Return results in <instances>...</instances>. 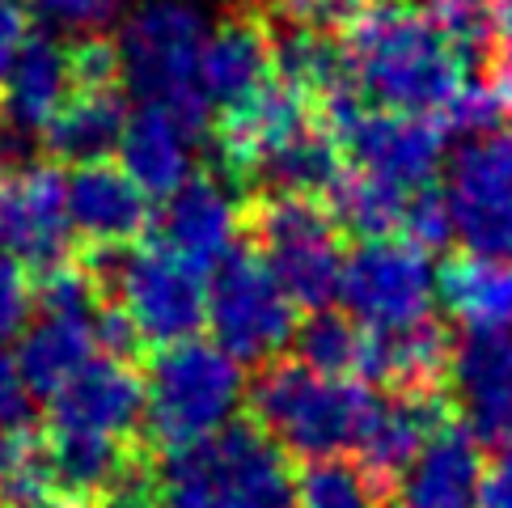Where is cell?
I'll return each mask as SVG.
<instances>
[{"mask_svg":"<svg viewBox=\"0 0 512 508\" xmlns=\"http://www.w3.org/2000/svg\"><path fill=\"white\" fill-rule=\"evenodd\" d=\"M339 47L352 89L381 111L441 119L466 81L462 51L407 0H377Z\"/></svg>","mask_w":512,"mask_h":508,"instance_id":"cell-1","label":"cell"},{"mask_svg":"<svg viewBox=\"0 0 512 508\" xmlns=\"http://www.w3.org/2000/svg\"><path fill=\"white\" fill-rule=\"evenodd\" d=\"M246 403V369L195 335L157 348L144 377V432L161 453H182L225 432Z\"/></svg>","mask_w":512,"mask_h":508,"instance_id":"cell-2","label":"cell"},{"mask_svg":"<svg viewBox=\"0 0 512 508\" xmlns=\"http://www.w3.org/2000/svg\"><path fill=\"white\" fill-rule=\"evenodd\" d=\"M373 403L364 381L322 377L301 360H271L250 386L254 424L301 462H339L356 449Z\"/></svg>","mask_w":512,"mask_h":508,"instance_id":"cell-3","label":"cell"},{"mask_svg":"<svg viewBox=\"0 0 512 508\" xmlns=\"http://www.w3.org/2000/svg\"><path fill=\"white\" fill-rule=\"evenodd\" d=\"M166 508H297L288 453L259 424L233 420L212 441L161 458Z\"/></svg>","mask_w":512,"mask_h":508,"instance_id":"cell-4","label":"cell"},{"mask_svg":"<svg viewBox=\"0 0 512 508\" xmlns=\"http://www.w3.org/2000/svg\"><path fill=\"white\" fill-rule=\"evenodd\" d=\"M81 271L94 293L132 322L140 343L170 348V343L195 339L208 326V276L174 259L157 242L89 246Z\"/></svg>","mask_w":512,"mask_h":508,"instance_id":"cell-5","label":"cell"},{"mask_svg":"<svg viewBox=\"0 0 512 508\" xmlns=\"http://www.w3.org/2000/svg\"><path fill=\"white\" fill-rule=\"evenodd\" d=\"M322 132L339 144L343 166L390 183L402 195H419L445 170L449 132L428 115H402L369 106L352 85L314 102Z\"/></svg>","mask_w":512,"mask_h":508,"instance_id":"cell-6","label":"cell"},{"mask_svg":"<svg viewBox=\"0 0 512 508\" xmlns=\"http://www.w3.org/2000/svg\"><path fill=\"white\" fill-rule=\"evenodd\" d=\"M254 254L271 267L284 297L305 314H322L339 301L343 246L322 199L314 195H254L246 212Z\"/></svg>","mask_w":512,"mask_h":508,"instance_id":"cell-7","label":"cell"},{"mask_svg":"<svg viewBox=\"0 0 512 508\" xmlns=\"http://www.w3.org/2000/svg\"><path fill=\"white\" fill-rule=\"evenodd\" d=\"M339 301L347 318L369 335H402L436 322L432 254L407 238L356 242L343 254Z\"/></svg>","mask_w":512,"mask_h":508,"instance_id":"cell-8","label":"cell"},{"mask_svg":"<svg viewBox=\"0 0 512 508\" xmlns=\"http://www.w3.org/2000/svg\"><path fill=\"white\" fill-rule=\"evenodd\" d=\"M208 331L237 365H271L297 335V305L250 246L208 271Z\"/></svg>","mask_w":512,"mask_h":508,"instance_id":"cell-9","label":"cell"},{"mask_svg":"<svg viewBox=\"0 0 512 508\" xmlns=\"http://www.w3.org/2000/svg\"><path fill=\"white\" fill-rule=\"evenodd\" d=\"M208 17L191 0H149L119 30V77L140 102H195V72L208 43Z\"/></svg>","mask_w":512,"mask_h":508,"instance_id":"cell-10","label":"cell"},{"mask_svg":"<svg viewBox=\"0 0 512 508\" xmlns=\"http://www.w3.org/2000/svg\"><path fill=\"white\" fill-rule=\"evenodd\" d=\"M445 208L466 254L512 263V127L470 136L445 161Z\"/></svg>","mask_w":512,"mask_h":508,"instance_id":"cell-11","label":"cell"},{"mask_svg":"<svg viewBox=\"0 0 512 508\" xmlns=\"http://www.w3.org/2000/svg\"><path fill=\"white\" fill-rule=\"evenodd\" d=\"M212 127V106L204 98L195 102H140L127 111L123 136H119V170L149 195L166 199L195 174V153Z\"/></svg>","mask_w":512,"mask_h":508,"instance_id":"cell-12","label":"cell"},{"mask_svg":"<svg viewBox=\"0 0 512 508\" xmlns=\"http://www.w3.org/2000/svg\"><path fill=\"white\" fill-rule=\"evenodd\" d=\"M0 254L22 263L30 276H47L72 263L68 191L56 166L0 174Z\"/></svg>","mask_w":512,"mask_h":508,"instance_id":"cell-13","label":"cell"},{"mask_svg":"<svg viewBox=\"0 0 512 508\" xmlns=\"http://www.w3.org/2000/svg\"><path fill=\"white\" fill-rule=\"evenodd\" d=\"M144 424V373L132 360L98 356L60 394L47 398V432L127 445Z\"/></svg>","mask_w":512,"mask_h":508,"instance_id":"cell-14","label":"cell"},{"mask_svg":"<svg viewBox=\"0 0 512 508\" xmlns=\"http://www.w3.org/2000/svg\"><path fill=\"white\" fill-rule=\"evenodd\" d=\"M153 233L161 250L208 276L225 254L237 250V233H242L237 191L221 174H191L178 191L161 199V212H153Z\"/></svg>","mask_w":512,"mask_h":508,"instance_id":"cell-15","label":"cell"},{"mask_svg":"<svg viewBox=\"0 0 512 508\" xmlns=\"http://www.w3.org/2000/svg\"><path fill=\"white\" fill-rule=\"evenodd\" d=\"M314 119H318L314 102H309L297 85L271 77L259 94H250L242 106H229V111L216 115L212 140H216V153H221L225 170L233 178L237 174L246 178L271 149H280L284 140L305 132Z\"/></svg>","mask_w":512,"mask_h":508,"instance_id":"cell-16","label":"cell"},{"mask_svg":"<svg viewBox=\"0 0 512 508\" xmlns=\"http://www.w3.org/2000/svg\"><path fill=\"white\" fill-rule=\"evenodd\" d=\"M68 225L89 246H136L153 225V199L115 161L81 166L64 178Z\"/></svg>","mask_w":512,"mask_h":508,"instance_id":"cell-17","label":"cell"},{"mask_svg":"<svg viewBox=\"0 0 512 508\" xmlns=\"http://www.w3.org/2000/svg\"><path fill=\"white\" fill-rule=\"evenodd\" d=\"M271 77H276V47H271L267 17L242 13L208 30L204 56H199V72H195V89L212 111L242 106Z\"/></svg>","mask_w":512,"mask_h":508,"instance_id":"cell-18","label":"cell"},{"mask_svg":"<svg viewBox=\"0 0 512 508\" xmlns=\"http://www.w3.org/2000/svg\"><path fill=\"white\" fill-rule=\"evenodd\" d=\"M449 386L474 441H512V339H462L449 356Z\"/></svg>","mask_w":512,"mask_h":508,"instance_id":"cell-19","label":"cell"},{"mask_svg":"<svg viewBox=\"0 0 512 508\" xmlns=\"http://www.w3.org/2000/svg\"><path fill=\"white\" fill-rule=\"evenodd\" d=\"M441 411H436L432 394H390L377 398L364 432L356 441V470L377 487V496L394 487L419 458V449L441 428Z\"/></svg>","mask_w":512,"mask_h":508,"instance_id":"cell-20","label":"cell"},{"mask_svg":"<svg viewBox=\"0 0 512 508\" xmlns=\"http://www.w3.org/2000/svg\"><path fill=\"white\" fill-rule=\"evenodd\" d=\"M72 94V51L51 34H30L0 81V119L43 140L47 123L64 111Z\"/></svg>","mask_w":512,"mask_h":508,"instance_id":"cell-21","label":"cell"},{"mask_svg":"<svg viewBox=\"0 0 512 508\" xmlns=\"http://www.w3.org/2000/svg\"><path fill=\"white\" fill-rule=\"evenodd\" d=\"M436 305L466 339H512V263L462 254L436 271Z\"/></svg>","mask_w":512,"mask_h":508,"instance_id":"cell-22","label":"cell"},{"mask_svg":"<svg viewBox=\"0 0 512 508\" xmlns=\"http://www.w3.org/2000/svg\"><path fill=\"white\" fill-rule=\"evenodd\" d=\"M483 453L462 424H441L398 479L402 508H479Z\"/></svg>","mask_w":512,"mask_h":508,"instance_id":"cell-23","label":"cell"},{"mask_svg":"<svg viewBox=\"0 0 512 508\" xmlns=\"http://www.w3.org/2000/svg\"><path fill=\"white\" fill-rule=\"evenodd\" d=\"M102 305V301H98ZM17 369H22L26 386L51 398L60 394L81 369H89L98 360V339H94V314H47L30 318L17 343Z\"/></svg>","mask_w":512,"mask_h":508,"instance_id":"cell-24","label":"cell"},{"mask_svg":"<svg viewBox=\"0 0 512 508\" xmlns=\"http://www.w3.org/2000/svg\"><path fill=\"white\" fill-rule=\"evenodd\" d=\"M123 123H127L123 89H77L64 111L47 123L43 149L51 161L72 170L98 166V161L115 157Z\"/></svg>","mask_w":512,"mask_h":508,"instance_id":"cell-25","label":"cell"},{"mask_svg":"<svg viewBox=\"0 0 512 508\" xmlns=\"http://www.w3.org/2000/svg\"><path fill=\"white\" fill-rule=\"evenodd\" d=\"M339 174H343L339 144L326 136L322 123L314 119L305 132L284 140L280 149H271L246 178L259 187V195H314V199H322Z\"/></svg>","mask_w":512,"mask_h":508,"instance_id":"cell-26","label":"cell"},{"mask_svg":"<svg viewBox=\"0 0 512 508\" xmlns=\"http://www.w3.org/2000/svg\"><path fill=\"white\" fill-rule=\"evenodd\" d=\"M322 204L331 212L335 229L356 233L360 242H373V238H398L411 195H402L390 183H377V178L343 166V174L331 183V191L322 195Z\"/></svg>","mask_w":512,"mask_h":508,"instance_id":"cell-27","label":"cell"},{"mask_svg":"<svg viewBox=\"0 0 512 508\" xmlns=\"http://www.w3.org/2000/svg\"><path fill=\"white\" fill-rule=\"evenodd\" d=\"M292 348L305 369H314L322 377H356L364 369V348H369V331L335 310L309 314L305 322H297V335H292Z\"/></svg>","mask_w":512,"mask_h":508,"instance_id":"cell-28","label":"cell"},{"mask_svg":"<svg viewBox=\"0 0 512 508\" xmlns=\"http://www.w3.org/2000/svg\"><path fill=\"white\" fill-rule=\"evenodd\" d=\"M508 111L504 102V89L496 77H466L462 89L453 94V102L441 111V123L449 136H483V132H496L500 119Z\"/></svg>","mask_w":512,"mask_h":508,"instance_id":"cell-29","label":"cell"},{"mask_svg":"<svg viewBox=\"0 0 512 508\" xmlns=\"http://www.w3.org/2000/svg\"><path fill=\"white\" fill-rule=\"evenodd\" d=\"M415 9L428 17L432 30L457 51H483L491 34V0H415Z\"/></svg>","mask_w":512,"mask_h":508,"instance_id":"cell-30","label":"cell"},{"mask_svg":"<svg viewBox=\"0 0 512 508\" xmlns=\"http://www.w3.org/2000/svg\"><path fill=\"white\" fill-rule=\"evenodd\" d=\"M94 508H166L161 504V466L144 449H127L102 492L89 500Z\"/></svg>","mask_w":512,"mask_h":508,"instance_id":"cell-31","label":"cell"},{"mask_svg":"<svg viewBox=\"0 0 512 508\" xmlns=\"http://www.w3.org/2000/svg\"><path fill=\"white\" fill-rule=\"evenodd\" d=\"M373 5L377 0H276V22L335 39L352 30Z\"/></svg>","mask_w":512,"mask_h":508,"instance_id":"cell-32","label":"cell"},{"mask_svg":"<svg viewBox=\"0 0 512 508\" xmlns=\"http://www.w3.org/2000/svg\"><path fill=\"white\" fill-rule=\"evenodd\" d=\"M39 424V394L26 386L17 356L0 348V437L26 441Z\"/></svg>","mask_w":512,"mask_h":508,"instance_id":"cell-33","label":"cell"},{"mask_svg":"<svg viewBox=\"0 0 512 508\" xmlns=\"http://www.w3.org/2000/svg\"><path fill=\"white\" fill-rule=\"evenodd\" d=\"M34 318V276L13 263L9 254H0V348L9 339H22V331Z\"/></svg>","mask_w":512,"mask_h":508,"instance_id":"cell-34","label":"cell"},{"mask_svg":"<svg viewBox=\"0 0 512 508\" xmlns=\"http://www.w3.org/2000/svg\"><path fill=\"white\" fill-rule=\"evenodd\" d=\"M398 238H407L411 246L419 250H441L453 242V221H449V208H445V195L441 191H419L411 195L407 204V216H402V233Z\"/></svg>","mask_w":512,"mask_h":508,"instance_id":"cell-35","label":"cell"},{"mask_svg":"<svg viewBox=\"0 0 512 508\" xmlns=\"http://www.w3.org/2000/svg\"><path fill=\"white\" fill-rule=\"evenodd\" d=\"M34 9L43 13V22L94 39V34H102L119 17L123 0H34Z\"/></svg>","mask_w":512,"mask_h":508,"instance_id":"cell-36","label":"cell"},{"mask_svg":"<svg viewBox=\"0 0 512 508\" xmlns=\"http://www.w3.org/2000/svg\"><path fill=\"white\" fill-rule=\"evenodd\" d=\"M479 508H512V441L496 445V453L483 462Z\"/></svg>","mask_w":512,"mask_h":508,"instance_id":"cell-37","label":"cell"},{"mask_svg":"<svg viewBox=\"0 0 512 508\" xmlns=\"http://www.w3.org/2000/svg\"><path fill=\"white\" fill-rule=\"evenodd\" d=\"M30 39V17L17 0H0V81H5L9 64L17 60V51Z\"/></svg>","mask_w":512,"mask_h":508,"instance_id":"cell-38","label":"cell"},{"mask_svg":"<svg viewBox=\"0 0 512 508\" xmlns=\"http://www.w3.org/2000/svg\"><path fill=\"white\" fill-rule=\"evenodd\" d=\"M26 441L0 437V508L17 496V475H22V449H26Z\"/></svg>","mask_w":512,"mask_h":508,"instance_id":"cell-39","label":"cell"},{"mask_svg":"<svg viewBox=\"0 0 512 508\" xmlns=\"http://www.w3.org/2000/svg\"><path fill=\"white\" fill-rule=\"evenodd\" d=\"M5 508H85L81 500H68L60 492H34V496H13Z\"/></svg>","mask_w":512,"mask_h":508,"instance_id":"cell-40","label":"cell"},{"mask_svg":"<svg viewBox=\"0 0 512 508\" xmlns=\"http://www.w3.org/2000/svg\"><path fill=\"white\" fill-rule=\"evenodd\" d=\"M491 34L512 47V0H491Z\"/></svg>","mask_w":512,"mask_h":508,"instance_id":"cell-41","label":"cell"},{"mask_svg":"<svg viewBox=\"0 0 512 508\" xmlns=\"http://www.w3.org/2000/svg\"><path fill=\"white\" fill-rule=\"evenodd\" d=\"M496 81H500V89H504V102H508V111H512V60H508V68L500 72Z\"/></svg>","mask_w":512,"mask_h":508,"instance_id":"cell-42","label":"cell"}]
</instances>
